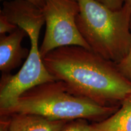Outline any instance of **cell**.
Wrapping results in <instances>:
<instances>
[{"instance_id": "cell-1", "label": "cell", "mask_w": 131, "mask_h": 131, "mask_svg": "<svg viewBox=\"0 0 131 131\" xmlns=\"http://www.w3.org/2000/svg\"><path fill=\"white\" fill-rule=\"evenodd\" d=\"M42 61L49 73L63 81L70 93L101 106H120L131 94V82L119 72L116 63L84 47H59Z\"/></svg>"}, {"instance_id": "cell-2", "label": "cell", "mask_w": 131, "mask_h": 131, "mask_svg": "<svg viewBox=\"0 0 131 131\" xmlns=\"http://www.w3.org/2000/svg\"><path fill=\"white\" fill-rule=\"evenodd\" d=\"M119 106H101L70 93L63 81L55 80L38 85L21 95L14 106L0 116L34 114L52 120L84 119L99 122L116 112Z\"/></svg>"}, {"instance_id": "cell-3", "label": "cell", "mask_w": 131, "mask_h": 131, "mask_svg": "<svg viewBox=\"0 0 131 131\" xmlns=\"http://www.w3.org/2000/svg\"><path fill=\"white\" fill-rule=\"evenodd\" d=\"M78 29L92 51L117 64L128 53L131 41V9L112 10L95 0H78Z\"/></svg>"}, {"instance_id": "cell-4", "label": "cell", "mask_w": 131, "mask_h": 131, "mask_svg": "<svg viewBox=\"0 0 131 131\" xmlns=\"http://www.w3.org/2000/svg\"><path fill=\"white\" fill-rule=\"evenodd\" d=\"M45 20L37 18L23 27L30 41V53L21 69L15 75L2 73L0 81V111L14 105L26 91L47 82L55 81L46 68L40 53L38 40Z\"/></svg>"}, {"instance_id": "cell-5", "label": "cell", "mask_w": 131, "mask_h": 131, "mask_svg": "<svg viewBox=\"0 0 131 131\" xmlns=\"http://www.w3.org/2000/svg\"><path fill=\"white\" fill-rule=\"evenodd\" d=\"M80 10L78 0H46L42 9L46 24L40 47L42 58L52 50L67 46H78L91 50L76 24Z\"/></svg>"}, {"instance_id": "cell-6", "label": "cell", "mask_w": 131, "mask_h": 131, "mask_svg": "<svg viewBox=\"0 0 131 131\" xmlns=\"http://www.w3.org/2000/svg\"><path fill=\"white\" fill-rule=\"evenodd\" d=\"M27 36L26 31L18 27L9 34L0 35V70L2 73H10L27 58L30 50L21 45Z\"/></svg>"}, {"instance_id": "cell-7", "label": "cell", "mask_w": 131, "mask_h": 131, "mask_svg": "<svg viewBox=\"0 0 131 131\" xmlns=\"http://www.w3.org/2000/svg\"><path fill=\"white\" fill-rule=\"evenodd\" d=\"M6 116L10 118L9 131H60L68 122L52 120L34 114H15Z\"/></svg>"}, {"instance_id": "cell-8", "label": "cell", "mask_w": 131, "mask_h": 131, "mask_svg": "<svg viewBox=\"0 0 131 131\" xmlns=\"http://www.w3.org/2000/svg\"><path fill=\"white\" fill-rule=\"evenodd\" d=\"M93 131H131V94L114 114L92 124Z\"/></svg>"}, {"instance_id": "cell-9", "label": "cell", "mask_w": 131, "mask_h": 131, "mask_svg": "<svg viewBox=\"0 0 131 131\" xmlns=\"http://www.w3.org/2000/svg\"><path fill=\"white\" fill-rule=\"evenodd\" d=\"M60 131H93L92 124L86 119H78L69 121Z\"/></svg>"}, {"instance_id": "cell-10", "label": "cell", "mask_w": 131, "mask_h": 131, "mask_svg": "<svg viewBox=\"0 0 131 131\" xmlns=\"http://www.w3.org/2000/svg\"><path fill=\"white\" fill-rule=\"evenodd\" d=\"M130 30H131V20H130ZM117 69L122 74L131 82V41L130 47L127 55L124 58L118 63L116 64Z\"/></svg>"}, {"instance_id": "cell-11", "label": "cell", "mask_w": 131, "mask_h": 131, "mask_svg": "<svg viewBox=\"0 0 131 131\" xmlns=\"http://www.w3.org/2000/svg\"><path fill=\"white\" fill-rule=\"evenodd\" d=\"M17 28V26L12 23L2 13L0 12V35L9 34Z\"/></svg>"}, {"instance_id": "cell-12", "label": "cell", "mask_w": 131, "mask_h": 131, "mask_svg": "<svg viewBox=\"0 0 131 131\" xmlns=\"http://www.w3.org/2000/svg\"><path fill=\"white\" fill-rule=\"evenodd\" d=\"M112 10H118L124 6L123 0H95Z\"/></svg>"}, {"instance_id": "cell-13", "label": "cell", "mask_w": 131, "mask_h": 131, "mask_svg": "<svg viewBox=\"0 0 131 131\" xmlns=\"http://www.w3.org/2000/svg\"><path fill=\"white\" fill-rule=\"evenodd\" d=\"M9 116H0V131H9Z\"/></svg>"}, {"instance_id": "cell-14", "label": "cell", "mask_w": 131, "mask_h": 131, "mask_svg": "<svg viewBox=\"0 0 131 131\" xmlns=\"http://www.w3.org/2000/svg\"><path fill=\"white\" fill-rule=\"evenodd\" d=\"M1 1H10V0H1ZM23 1H27L30 4L37 7L39 9L42 10L45 6L46 0H23Z\"/></svg>"}, {"instance_id": "cell-15", "label": "cell", "mask_w": 131, "mask_h": 131, "mask_svg": "<svg viewBox=\"0 0 131 131\" xmlns=\"http://www.w3.org/2000/svg\"><path fill=\"white\" fill-rule=\"evenodd\" d=\"M124 4L128 5L131 9V0H123Z\"/></svg>"}]
</instances>
